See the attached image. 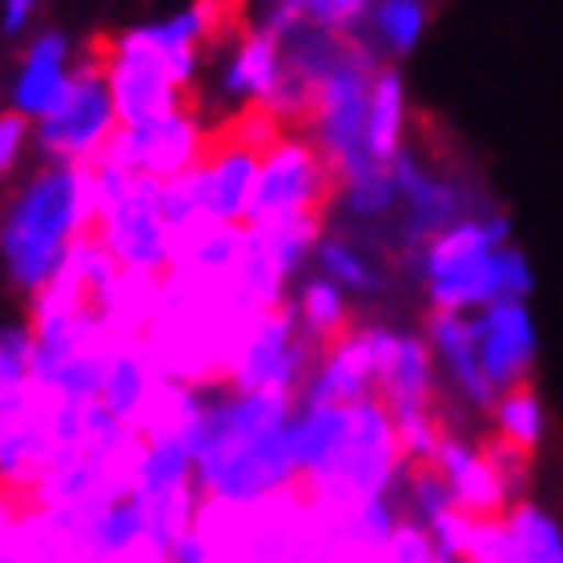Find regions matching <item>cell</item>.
Listing matches in <instances>:
<instances>
[{"instance_id": "5bb4252c", "label": "cell", "mask_w": 563, "mask_h": 563, "mask_svg": "<svg viewBox=\"0 0 563 563\" xmlns=\"http://www.w3.org/2000/svg\"><path fill=\"white\" fill-rule=\"evenodd\" d=\"M475 330V351H479L483 378L492 383L495 395H507L516 387H528L540 354V334L528 302H499L471 314Z\"/></svg>"}, {"instance_id": "277c9868", "label": "cell", "mask_w": 563, "mask_h": 563, "mask_svg": "<svg viewBox=\"0 0 563 563\" xmlns=\"http://www.w3.org/2000/svg\"><path fill=\"white\" fill-rule=\"evenodd\" d=\"M415 271L431 310L451 314H479L499 302H528L536 282L528 254L511 242V222L495 206L431 238L415 254Z\"/></svg>"}, {"instance_id": "1f68e13d", "label": "cell", "mask_w": 563, "mask_h": 563, "mask_svg": "<svg viewBox=\"0 0 563 563\" xmlns=\"http://www.w3.org/2000/svg\"><path fill=\"white\" fill-rule=\"evenodd\" d=\"M387 560L390 563H443V555L434 552L431 536L411 523V519H402V528L395 531V540L387 543Z\"/></svg>"}, {"instance_id": "7402d4cb", "label": "cell", "mask_w": 563, "mask_h": 563, "mask_svg": "<svg viewBox=\"0 0 563 563\" xmlns=\"http://www.w3.org/2000/svg\"><path fill=\"white\" fill-rule=\"evenodd\" d=\"M407 125H411V106L402 73L395 65H383L371 85V113H366V141L378 165H395V157L407 150Z\"/></svg>"}, {"instance_id": "f1b7e54d", "label": "cell", "mask_w": 563, "mask_h": 563, "mask_svg": "<svg viewBox=\"0 0 563 563\" xmlns=\"http://www.w3.org/2000/svg\"><path fill=\"white\" fill-rule=\"evenodd\" d=\"M36 342L29 322H4L0 327V407L33 395L36 383Z\"/></svg>"}, {"instance_id": "6da1fadb", "label": "cell", "mask_w": 563, "mask_h": 563, "mask_svg": "<svg viewBox=\"0 0 563 563\" xmlns=\"http://www.w3.org/2000/svg\"><path fill=\"white\" fill-rule=\"evenodd\" d=\"M294 411L298 399L278 390L210 387L198 434L194 471L206 504L234 511L266 504L302 483L294 451Z\"/></svg>"}, {"instance_id": "44dd1931", "label": "cell", "mask_w": 563, "mask_h": 563, "mask_svg": "<svg viewBox=\"0 0 563 563\" xmlns=\"http://www.w3.org/2000/svg\"><path fill=\"white\" fill-rule=\"evenodd\" d=\"M165 371L157 363V354L150 351V342L145 339H118L109 346V358H106V378H101V407L113 411L121 422H130L137 427L145 422L150 407L157 402L165 387Z\"/></svg>"}, {"instance_id": "8fae6325", "label": "cell", "mask_w": 563, "mask_h": 563, "mask_svg": "<svg viewBox=\"0 0 563 563\" xmlns=\"http://www.w3.org/2000/svg\"><path fill=\"white\" fill-rule=\"evenodd\" d=\"M395 181H399L395 242L402 254H419L431 238H439L455 222L492 210L479 189H471L463 177L446 174L439 165L422 162L415 150H402L395 157Z\"/></svg>"}, {"instance_id": "ffe728a7", "label": "cell", "mask_w": 563, "mask_h": 563, "mask_svg": "<svg viewBox=\"0 0 563 563\" xmlns=\"http://www.w3.org/2000/svg\"><path fill=\"white\" fill-rule=\"evenodd\" d=\"M282 81V45L258 24L238 29L222 45V65H218V97L225 106L250 109L266 106Z\"/></svg>"}, {"instance_id": "3957f363", "label": "cell", "mask_w": 563, "mask_h": 563, "mask_svg": "<svg viewBox=\"0 0 563 563\" xmlns=\"http://www.w3.org/2000/svg\"><path fill=\"white\" fill-rule=\"evenodd\" d=\"M93 165H36L0 206V266L12 290L36 298L57 282L73 246L93 234Z\"/></svg>"}, {"instance_id": "9c48e42d", "label": "cell", "mask_w": 563, "mask_h": 563, "mask_svg": "<svg viewBox=\"0 0 563 563\" xmlns=\"http://www.w3.org/2000/svg\"><path fill=\"white\" fill-rule=\"evenodd\" d=\"M339 194V177L306 133H282L271 150H262L258 189L246 225H278L298 218H322Z\"/></svg>"}, {"instance_id": "7c38bea8", "label": "cell", "mask_w": 563, "mask_h": 563, "mask_svg": "<svg viewBox=\"0 0 563 563\" xmlns=\"http://www.w3.org/2000/svg\"><path fill=\"white\" fill-rule=\"evenodd\" d=\"M210 141L213 125L201 118L198 106H181L157 121H145V125H130V130L121 125L101 162L165 186V181L198 169L210 153Z\"/></svg>"}, {"instance_id": "ac0fdd59", "label": "cell", "mask_w": 563, "mask_h": 563, "mask_svg": "<svg viewBox=\"0 0 563 563\" xmlns=\"http://www.w3.org/2000/svg\"><path fill=\"white\" fill-rule=\"evenodd\" d=\"M431 463L443 475L446 492H451V499H455V507L463 516L495 519L516 504L511 492H507L504 475H499V467H495L487 443H475V439L446 427L443 443H439Z\"/></svg>"}, {"instance_id": "83f0119b", "label": "cell", "mask_w": 563, "mask_h": 563, "mask_svg": "<svg viewBox=\"0 0 563 563\" xmlns=\"http://www.w3.org/2000/svg\"><path fill=\"white\" fill-rule=\"evenodd\" d=\"M334 528L366 552H387V543L402 528L399 495H378V499H366V504L342 511V516H334Z\"/></svg>"}, {"instance_id": "ba28073f", "label": "cell", "mask_w": 563, "mask_h": 563, "mask_svg": "<svg viewBox=\"0 0 563 563\" xmlns=\"http://www.w3.org/2000/svg\"><path fill=\"white\" fill-rule=\"evenodd\" d=\"M93 48L101 57L113 109H118V121L125 130L189 106L186 89L174 73V60L157 41L153 24H137V29H125L118 36H101Z\"/></svg>"}, {"instance_id": "4fadbf2b", "label": "cell", "mask_w": 563, "mask_h": 563, "mask_svg": "<svg viewBox=\"0 0 563 563\" xmlns=\"http://www.w3.org/2000/svg\"><path fill=\"white\" fill-rule=\"evenodd\" d=\"M57 455L53 439V399L33 390L24 399L0 407V492L16 511L33 507V495Z\"/></svg>"}, {"instance_id": "484cf974", "label": "cell", "mask_w": 563, "mask_h": 563, "mask_svg": "<svg viewBox=\"0 0 563 563\" xmlns=\"http://www.w3.org/2000/svg\"><path fill=\"white\" fill-rule=\"evenodd\" d=\"M492 427L499 443L516 446L523 455H536L543 446V439H548V407H543V399L528 383V387H516L495 399Z\"/></svg>"}, {"instance_id": "603a6c76", "label": "cell", "mask_w": 563, "mask_h": 563, "mask_svg": "<svg viewBox=\"0 0 563 563\" xmlns=\"http://www.w3.org/2000/svg\"><path fill=\"white\" fill-rule=\"evenodd\" d=\"M427 21H431L427 0H375L371 12H366L363 29L354 36H363L378 57L399 60V57H411L415 48L422 45Z\"/></svg>"}, {"instance_id": "cb8c5ba5", "label": "cell", "mask_w": 563, "mask_h": 563, "mask_svg": "<svg viewBox=\"0 0 563 563\" xmlns=\"http://www.w3.org/2000/svg\"><path fill=\"white\" fill-rule=\"evenodd\" d=\"M318 274L330 278L339 290H346L351 298H375L387 290V274L375 262V254H366V246H358L351 234H322L314 246Z\"/></svg>"}, {"instance_id": "5b68a950", "label": "cell", "mask_w": 563, "mask_h": 563, "mask_svg": "<svg viewBox=\"0 0 563 563\" xmlns=\"http://www.w3.org/2000/svg\"><path fill=\"white\" fill-rule=\"evenodd\" d=\"M383 69V57L366 45L363 36H346L342 57L334 69L318 81L314 106L306 118V137L314 141L322 157L330 162L334 177H358L366 169H378L366 141V113H371V85Z\"/></svg>"}, {"instance_id": "4316f807", "label": "cell", "mask_w": 563, "mask_h": 563, "mask_svg": "<svg viewBox=\"0 0 563 563\" xmlns=\"http://www.w3.org/2000/svg\"><path fill=\"white\" fill-rule=\"evenodd\" d=\"M342 210L358 218V222H383L399 213V181H395V165H378L358 177L339 181Z\"/></svg>"}, {"instance_id": "e0dca14e", "label": "cell", "mask_w": 563, "mask_h": 563, "mask_svg": "<svg viewBox=\"0 0 563 563\" xmlns=\"http://www.w3.org/2000/svg\"><path fill=\"white\" fill-rule=\"evenodd\" d=\"M73 69H77V48H73L69 36L60 33V29L33 33L24 41L21 57H16V69H12L9 109L36 125L65 97V89L73 81Z\"/></svg>"}, {"instance_id": "7a4b0ae2", "label": "cell", "mask_w": 563, "mask_h": 563, "mask_svg": "<svg viewBox=\"0 0 563 563\" xmlns=\"http://www.w3.org/2000/svg\"><path fill=\"white\" fill-rule=\"evenodd\" d=\"M294 451L302 467V487L330 516H342L378 495H395L407 471L399 427L378 399L351 402V407L298 402Z\"/></svg>"}, {"instance_id": "836d02e7", "label": "cell", "mask_w": 563, "mask_h": 563, "mask_svg": "<svg viewBox=\"0 0 563 563\" xmlns=\"http://www.w3.org/2000/svg\"><path fill=\"white\" fill-rule=\"evenodd\" d=\"M0 499H9V495H4V492H0Z\"/></svg>"}, {"instance_id": "52a82bcc", "label": "cell", "mask_w": 563, "mask_h": 563, "mask_svg": "<svg viewBox=\"0 0 563 563\" xmlns=\"http://www.w3.org/2000/svg\"><path fill=\"white\" fill-rule=\"evenodd\" d=\"M121 121L113 109V93H109L106 69L97 48H89L85 57H77L73 81L65 89L53 113L33 125L36 153L41 162L57 165H97L106 157L109 141L118 137Z\"/></svg>"}, {"instance_id": "9a60e30c", "label": "cell", "mask_w": 563, "mask_h": 563, "mask_svg": "<svg viewBox=\"0 0 563 563\" xmlns=\"http://www.w3.org/2000/svg\"><path fill=\"white\" fill-rule=\"evenodd\" d=\"M258 165H262V150H254L250 141L234 137L222 125H213L210 153L198 165L206 222H218V225L250 222V206H254V189H258Z\"/></svg>"}, {"instance_id": "30bf717a", "label": "cell", "mask_w": 563, "mask_h": 563, "mask_svg": "<svg viewBox=\"0 0 563 563\" xmlns=\"http://www.w3.org/2000/svg\"><path fill=\"white\" fill-rule=\"evenodd\" d=\"M318 363V346L306 339V330L298 327L294 306H274L254 314L242 339H238L230 366H225V387L238 390H278V395H294L306 387V378Z\"/></svg>"}, {"instance_id": "4dcf8cb0", "label": "cell", "mask_w": 563, "mask_h": 563, "mask_svg": "<svg viewBox=\"0 0 563 563\" xmlns=\"http://www.w3.org/2000/svg\"><path fill=\"white\" fill-rule=\"evenodd\" d=\"M29 150H36L33 121L21 118V113H12V109H4V113H0V181L12 174H21Z\"/></svg>"}, {"instance_id": "f546056e", "label": "cell", "mask_w": 563, "mask_h": 563, "mask_svg": "<svg viewBox=\"0 0 563 563\" xmlns=\"http://www.w3.org/2000/svg\"><path fill=\"white\" fill-rule=\"evenodd\" d=\"M371 4L375 0H286V9L302 24H318V29H330V33L342 36H354L363 29Z\"/></svg>"}, {"instance_id": "8992f818", "label": "cell", "mask_w": 563, "mask_h": 563, "mask_svg": "<svg viewBox=\"0 0 563 563\" xmlns=\"http://www.w3.org/2000/svg\"><path fill=\"white\" fill-rule=\"evenodd\" d=\"M97 222L93 238L118 258L121 271L169 274L174 271V230L165 222L162 186L150 177L125 174L118 165H93Z\"/></svg>"}, {"instance_id": "d6a6232c", "label": "cell", "mask_w": 563, "mask_h": 563, "mask_svg": "<svg viewBox=\"0 0 563 563\" xmlns=\"http://www.w3.org/2000/svg\"><path fill=\"white\" fill-rule=\"evenodd\" d=\"M48 0H0V29L4 36H24L36 24Z\"/></svg>"}, {"instance_id": "2e32d148", "label": "cell", "mask_w": 563, "mask_h": 563, "mask_svg": "<svg viewBox=\"0 0 563 563\" xmlns=\"http://www.w3.org/2000/svg\"><path fill=\"white\" fill-rule=\"evenodd\" d=\"M378 390V354L375 327H351L342 339L318 351V363L298 390L302 407H351L375 399Z\"/></svg>"}, {"instance_id": "d4e9b609", "label": "cell", "mask_w": 563, "mask_h": 563, "mask_svg": "<svg viewBox=\"0 0 563 563\" xmlns=\"http://www.w3.org/2000/svg\"><path fill=\"white\" fill-rule=\"evenodd\" d=\"M290 306H294V314H298V327L306 330V339L314 342L318 351L351 330V294L339 290V286L330 278H322V274H310V278L298 286Z\"/></svg>"}, {"instance_id": "d6986e66", "label": "cell", "mask_w": 563, "mask_h": 563, "mask_svg": "<svg viewBox=\"0 0 563 563\" xmlns=\"http://www.w3.org/2000/svg\"><path fill=\"white\" fill-rule=\"evenodd\" d=\"M422 339L431 346L439 378H443L451 395L471 411L492 415L495 395L492 383L483 378L479 351H475V330H471V314H451V310H431Z\"/></svg>"}]
</instances>
